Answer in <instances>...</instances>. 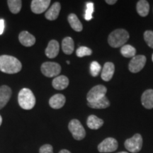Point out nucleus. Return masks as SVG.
<instances>
[{"mask_svg": "<svg viewBox=\"0 0 153 153\" xmlns=\"http://www.w3.org/2000/svg\"><path fill=\"white\" fill-rule=\"evenodd\" d=\"M22 62L15 57L3 55L0 56V71L7 74H16L21 71Z\"/></svg>", "mask_w": 153, "mask_h": 153, "instance_id": "f257e3e1", "label": "nucleus"}, {"mask_svg": "<svg viewBox=\"0 0 153 153\" xmlns=\"http://www.w3.org/2000/svg\"><path fill=\"white\" fill-rule=\"evenodd\" d=\"M11 96V88L7 85L0 87V109L7 105Z\"/></svg>", "mask_w": 153, "mask_h": 153, "instance_id": "f8f14e48", "label": "nucleus"}, {"mask_svg": "<svg viewBox=\"0 0 153 153\" xmlns=\"http://www.w3.org/2000/svg\"><path fill=\"white\" fill-rule=\"evenodd\" d=\"M52 85L57 90H62L68 87L69 79L65 75L57 76L53 80Z\"/></svg>", "mask_w": 153, "mask_h": 153, "instance_id": "dca6fc26", "label": "nucleus"}, {"mask_svg": "<svg viewBox=\"0 0 153 153\" xmlns=\"http://www.w3.org/2000/svg\"><path fill=\"white\" fill-rule=\"evenodd\" d=\"M68 129L72 133V137L76 140H82L86 136L85 128L77 119H72L70 120L68 125Z\"/></svg>", "mask_w": 153, "mask_h": 153, "instance_id": "20e7f679", "label": "nucleus"}, {"mask_svg": "<svg viewBox=\"0 0 153 153\" xmlns=\"http://www.w3.org/2000/svg\"><path fill=\"white\" fill-rule=\"evenodd\" d=\"M152 62H153V54H152Z\"/></svg>", "mask_w": 153, "mask_h": 153, "instance_id": "e433bc0d", "label": "nucleus"}, {"mask_svg": "<svg viewBox=\"0 0 153 153\" xmlns=\"http://www.w3.org/2000/svg\"><path fill=\"white\" fill-rule=\"evenodd\" d=\"M101 70V67L97 61H93L90 65V73L92 76H98Z\"/></svg>", "mask_w": 153, "mask_h": 153, "instance_id": "cd10ccee", "label": "nucleus"}, {"mask_svg": "<svg viewBox=\"0 0 153 153\" xmlns=\"http://www.w3.org/2000/svg\"><path fill=\"white\" fill-rule=\"evenodd\" d=\"M129 39V33L125 29H116L110 33L108 43L113 48L123 47Z\"/></svg>", "mask_w": 153, "mask_h": 153, "instance_id": "7ed1b4c3", "label": "nucleus"}, {"mask_svg": "<svg viewBox=\"0 0 153 153\" xmlns=\"http://www.w3.org/2000/svg\"><path fill=\"white\" fill-rule=\"evenodd\" d=\"M61 9V5L59 2H55L51 6V8L46 11L45 16L48 20L54 21L59 16Z\"/></svg>", "mask_w": 153, "mask_h": 153, "instance_id": "a211bd4d", "label": "nucleus"}, {"mask_svg": "<svg viewBox=\"0 0 153 153\" xmlns=\"http://www.w3.org/2000/svg\"><path fill=\"white\" fill-rule=\"evenodd\" d=\"M41 72L47 77L57 76L61 72V66L54 62H45L42 64Z\"/></svg>", "mask_w": 153, "mask_h": 153, "instance_id": "423d86ee", "label": "nucleus"}, {"mask_svg": "<svg viewBox=\"0 0 153 153\" xmlns=\"http://www.w3.org/2000/svg\"><path fill=\"white\" fill-rule=\"evenodd\" d=\"M59 153H71V152H70L68 150H62L59 152Z\"/></svg>", "mask_w": 153, "mask_h": 153, "instance_id": "473e14b6", "label": "nucleus"}, {"mask_svg": "<svg viewBox=\"0 0 153 153\" xmlns=\"http://www.w3.org/2000/svg\"><path fill=\"white\" fill-rule=\"evenodd\" d=\"M106 87L101 85H97L93 88H91L87 95L88 103L94 102V101L103 98V97L106 96Z\"/></svg>", "mask_w": 153, "mask_h": 153, "instance_id": "0eeeda50", "label": "nucleus"}, {"mask_svg": "<svg viewBox=\"0 0 153 153\" xmlns=\"http://www.w3.org/2000/svg\"><path fill=\"white\" fill-rule=\"evenodd\" d=\"M18 102L23 109H32L36 104V97L33 91L28 88L22 89L19 93Z\"/></svg>", "mask_w": 153, "mask_h": 153, "instance_id": "f03ea898", "label": "nucleus"}, {"mask_svg": "<svg viewBox=\"0 0 153 153\" xmlns=\"http://www.w3.org/2000/svg\"><path fill=\"white\" fill-rule=\"evenodd\" d=\"M136 9L137 13L140 16L145 17L148 16L150 11V4H149L148 1L145 0H140L137 4Z\"/></svg>", "mask_w": 153, "mask_h": 153, "instance_id": "5701e85b", "label": "nucleus"}, {"mask_svg": "<svg viewBox=\"0 0 153 153\" xmlns=\"http://www.w3.org/2000/svg\"><path fill=\"white\" fill-rule=\"evenodd\" d=\"M19 40L20 43L26 47L32 46L36 43V38L26 30H24L19 33Z\"/></svg>", "mask_w": 153, "mask_h": 153, "instance_id": "ddd939ff", "label": "nucleus"}, {"mask_svg": "<svg viewBox=\"0 0 153 153\" xmlns=\"http://www.w3.org/2000/svg\"><path fill=\"white\" fill-rule=\"evenodd\" d=\"M4 30V19H0V35L3 33Z\"/></svg>", "mask_w": 153, "mask_h": 153, "instance_id": "7c9ffc66", "label": "nucleus"}, {"mask_svg": "<svg viewBox=\"0 0 153 153\" xmlns=\"http://www.w3.org/2000/svg\"><path fill=\"white\" fill-rule=\"evenodd\" d=\"M117 148L118 142L114 137H107L98 145L99 152L101 153L112 152L117 150Z\"/></svg>", "mask_w": 153, "mask_h": 153, "instance_id": "6e6552de", "label": "nucleus"}, {"mask_svg": "<svg viewBox=\"0 0 153 153\" xmlns=\"http://www.w3.org/2000/svg\"><path fill=\"white\" fill-rule=\"evenodd\" d=\"M141 102L145 108L151 109L153 108V89L145 91L141 97Z\"/></svg>", "mask_w": 153, "mask_h": 153, "instance_id": "f3484780", "label": "nucleus"}, {"mask_svg": "<svg viewBox=\"0 0 153 153\" xmlns=\"http://www.w3.org/2000/svg\"><path fill=\"white\" fill-rule=\"evenodd\" d=\"M39 153H54L53 152V146L49 144L42 145L41 148H40Z\"/></svg>", "mask_w": 153, "mask_h": 153, "instance_id": "c756f323", "label": "nucleus"}, {"mask_svg": "<svg viewBox=\"0 0 153 153\" xmlns=\"http://www.w3.org/2000/svg\"><path fill=\"white\" fill-rule=\"evenodd\" d=\"M120 53L125 57H133L136 54V50L131 45H124L120 49Z\"/></svg>", "mask_w": 153, "mask_h": 153, "instance_id": "393cba45", "label": "nucleus"}, {"mask_svg": "<svg viewBox=\"0 0 153 153\" xmlns=\"http://www.w3.org/2000/svg\"><path fill=\"white\" fill-rule=\"evenodd\" d=\"M115 66L112 62H108L104 64L101 72V79L105 82H108L112 79L114 74Z\"/></svg>", "mask_w": 153, "mask_h": 153, "instance_id": "2eb2a0df", "label": "nucleus"}, {"mask_svg": "<svg viewBox=\"0 0 153 153\" xmlns=\"http://www.w3.org/2000/svg\"><path fill=\"white\" fill-rule=\"evenodd\" d=\"M1 123H2V118H1V115H0V126L1 125Z\"/></svg>", "mask_w": 153, "mask_h": 153, "instance_id": "72a5a7b5", "label": "nucleus"}, {"mask_svg": "<svg viewBox=\"0 0 153 153\" xmlns=\"http://www.w3.org/2000/svg\"><path fill=\"white\" fill-rule=\"evenodd\" d=\"M68 20L70 26L75 31L80 32L83 29V26L76 14H70L68 17Z\"/></svg>", "mask_w": 153, "mask_h": 153, "instance_id": "412c9836", "label": "nucleus"}, {"mask_svg": "<svg viewBox=\"0 0 153 153\" xmlns=\"http://www.w3.org/2000/svg\"><path fill=\"white\" fill-rule=\"evenodd\" d=\"M92 53V51L89 48L85 46H81L77 48L76 51V56L79 57H82L85 56H89Z\"/></svg>", "mask_w": 153, "mask_h": 153, "instance_id": "a878e982", "label": "nucleus"}, {"mask_svg": "<svg viewBox=\"0 0 153 153\" xmlns=\"http://www.w3.org/2000/svg\"><path fill=\"white\" fill-rule=\"evenodd\" d=\"M66 98L63 94H57L53 95L49 100V105L51 108L54 109H59L62 108L65 104Z\"/></svg>", "mask_w": 153, "mask_h": 153, "instance_id": "9b49d317", "label": "nucleus"}, {"mask_svg": "<svg viewBox=\"0 0 153 153\" xmlns=\"http://www.w3.org/2000/svg\"><path fill=\"white\" fill-rule=\"evenodd\" d=\"M124 145L125 148L132 153L139 152L143 147V137L140 134H135L131 138L126 140Z\"/></svg>", "mask_w": 153, "mask_h": 153, "instance_id": "39448f33", "label": "nucleus"}, {"mask_svg": "<svg viewBox=\"0 0 153 153\" xmlns=\"http://www.w3.org/2000/svg\"><path fill=\"white\" fill-rule=\"evenodd\" d=\"M144 39L148 46L153 48V31L146 30L144 33Z\"/></svg>", "mask_w": 153, "mask_h": 153, "instance_id": "c85d7f7f", "label": "nucleus"}, {"mask_svg": "<svg viewBox=\"0 0 153 153\" xmlns=\"http://www.w3.org/2000/svg\"><path fill=\"white\" fill-rule=\"evenodd\" d=\"M118 153H128V152H118Z\"/></svg>", "mask_w": 153, "mask_h": 153, "instance_id": "f704fd0d", "label": "nucleus"}, {"mask_svg": "<svg viewBox=\"0 0 153 153\" xmlns=\"http://www.w3.org/2000/svg\"><path fill=\"white\" fill-rule=\"evenodd\" d=\"M67 62V63H68V64H70V61H67V62Z\"/></svg>", "mask_w": 153, "mask_h": 153, "instance_id": "c9c22d12", "label": "nucleus"}, {"mask_svg": "<svg viewBox=\"0 0 153 153\" xmlns=\"http://www.w3.org/2000/svg\"><path fill=\"white\" fill-rule=\"evenodd\" d=\"M87 9L85 11V19L87 21H90L91 19H92V14L94 11V3L92 2H88L87 3Z\"/></svg>", "mask_w": 153, "mask_h": 153, "instance_id": "bb28decb", "label": "nucleus"}, {"mask_svg": "<svg viewBox=\"0 0 153 153\" xmlns=\"http://www.w3.org/2000/svg\"><path fill=\"white\" fill-rule=\"evenodd\" d=\"M88 106L90 108H97V109H103V108H108L110 106V102L107 97H103L99 100H97L94 102L88 103Z\"/></svg>", "mask_w": 153, "mask_h": 153, "instance_id": "4be33fe9", "label": "nucleus"}, {"mask_svg": "<svg viewBox=\"0 0 153 153\" xmlns=\"http://www.w3.org/2000/svg\"><path fill=\"white\" fill-rule=\"evenodd\" d=\"M87 124L90 129L98 130L104 125V120L95 115H90L87 118Z\"/></svg>", "mask_w": 153, "mask_h": 153, "instance_id": "6ab92c4d", "label": "nucleus"}, {"mask_svg": "<svg viewBox=\"0 0 153 153\" xmlns=\"http://www.w3.org/2000/svg\"><path fill=\"white\" fill-rule=\"evenodd\" d=\"M60 51V45L55 40H51L45 49V55L49 58H55L57 56Z\"/></svg>", "mask_w": 153, "mask_h": 153, "instance_id": "4468645a", "label": "nucleus"}, {"mask_svg": "<svg viewBox=\"0 0 153 153\" xmlns=\"http://www.w3.org/2000/svg\"><path fill=\"white\" fill-rule=\"evenodd\" d=\"M106 2L108 4L113 5V4H116V2H117V1H116V0H106Z\"/></svg>", "mask_w": 153, "mask_h": 153, "instance_id": "2f4dec72", "label": "nucleus"}, {"mask_svg": "<svg viewBox=\"0 0 153 153\" xmlns=\"http://www.w3.org/2000/svg\"><path fill=\"white\" fill-rule=\"evenodd\" d=\"M146 57L145 55H135L129 63V70L133 73L139 72L144 68L146 63Z\"/></svg>", "mask_w": 153, "mask_h": 153, "instance_id": "1a4fd4ad", "label": "nucleus"}, {"mask_svg": "<svg viewBox=\"0 0 153 153\" xmlns=\"http://www.w3.org/2000/svg\"><path fill=\"white\" fill-rule=\"evenodd\" d=\"M74 41L71 37H65L62 41V49L65 54L71 55L74 51Z\"/></svg>", "mask_w": 153, "mask_h": 153, "instance_id": "aec40b11", "label": "nucleus"}, {"mask_svg": "<svg viewBox=\"0 0 153 153\" xmlns=\"http://www.w3.org/2000/svg\"><path fill=\"white\" fill-rule=\"evenodd\" d=\"M51 4L50 0H33L30 4L31 11L34 14H40L45 12Z\"/></svg>", "mask_w": 153, "mask_h": 153, "instance_id": "9d476101", "label": "nucleus"}, {"mask_svg": "<svg viewBox=\"0 0 153 153\" xmlns=\"http://www.w3.org/2000/svg\"><path fill=\"white\" fill-rule=\"evenodd\" d=\"M7 4H8L9 10L12 14H18L22 9V1L21 0H8Z\"/></svg>", "mask_w": 153, "mask_h": 153, "instance_id": "b1692460", "label": "nucleus"}]
</instances>
